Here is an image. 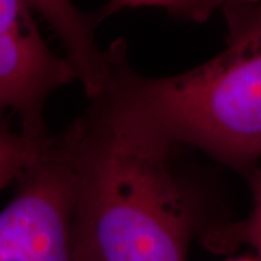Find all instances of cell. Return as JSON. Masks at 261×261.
<instances>
[{
	"mask_svg": "<svg viewBox=\"0 0 261 261\" xmlns=\"http://www.w3.org/2000/svg\"><path fill=\"white\" fill-rule=\"evenodd\" d=\"M67 132L77 168L75 261H187L193 197L171 149L100 100Z\"/></svg>",
	"mask_w": 261,
	"mask_h": 261,
	"instance_id": "6da1fadb",
	"label": "cell"
},
{
	"mask_svg": "<svg viewBox=\"0 0 261 261\" xmlns=\"http://www.w3.org/2000/svg\"><path fill=\"white\" fill-rule=\"evenodd\" d=\"M251 2L225 6L226 47L186 73L145 77L130 67L125 44L115 42L96 97L170 148L189 145L250 168L261 157V16Z\"/></svg>",
	"mask_w": 261,
	"mask_h": 261,
	"instance_id": "7a4b0ae2",
	"label": "cell"
},
{
	"mask_svg": "<svg viewBox=\"0 0 261 261\" xmlns=\"http://www.w3.org/2000/svg\"><path fill=\"white\" fill-rule=\"evenodd\" d=\"M77 168L64 130L16 180L0 211V261H75Z\"/></svg>",
	"mask_w": 261,
	"mask_h": 261,
	"instance_id": "3957f363",
	"label": "cell"
},
{
	"mask_svg": "<svg viewBox=\"0 0 261 261\" xmlns=\"http://www.w3.org/2000/svg\"><path fill=\"white\" fill-rule=\"evenodd\" d=\"M77 80L67 57L54 54L41 34L23 35L0 28V111L19 116L20 130L48 135L44 108L48 97Z\"/></svg>",
	"mask_w": 261,
	"mask_h": 261,
	"instance_id": "277c9868",
	"label": "cell"
},
{
	"mask_svg": "<svg viewBox=\"0 0 261 261\" xmlns=\"http://www.w3.org/2000/svg\"><path fill=\"white\" fill-rule=\"evenodd\" d=\"M28 2L56 32L89 100L96 97L108 77V54L100 49L96 38L99 16L80 10L73 0Z\"/></svg>",
	"mask_w": 261,
	"mask_h": 261,
	"instance_id": "5b68a950",
	"label": "cell"
},
{
	"mask_svg": "<svg viewBox=\"0 0 261 261\" xmlns=\"http://www.w3.org/2000/svg\"><path fill=\"white\" fill-rule=\"evenodd\" d=\"M248 180L252 196L250 215L240 222L212 228L206 233L205 244L214 251H229L240 245H248L261 261V168L251 170Z\"/></svg>",
	"mask_w": 261,
	"mask_h": 261,
	"instance_id": "8992f818",
	"label": "cell"
},
{
	"mask_svg": "<svg viewBox=\"0 0 261 261\" xmlns=\"http://www.w3.org/2000/svg\"><path fill=\"white\" fill-rule=\"evenodd\" d=\"M51 138L49 135L34 137L23 130H13L0 122V187L16 183L45 151Z\"/></svg>",
	"mask_w": 261,
	"mask_h": 261,
	"instance_id": "52a82bcc",
	"label": "cell"
},
{
	"mask_svg": "<svg viewBox=\"0 0 261 261\" xmlns=\"http://www.w3.org/2000/svg\"><path fill=\"white\" fill-rule=\"evenodd\" d=\"M231 0H111L108 12L121 8H160L174 18L203 23Z\"/></svg>",
	"mask_w": 261,
	"mask_h": 261,
	"instance_id": "ba28073f",
	"label": "cell"
},
{
	"mask_svg": "<svg viewBox=\"0 0 261 261\" xmlns=\"http://www.w3.org/2000/svg\"><path fill=\"white\" fill-rule=\"evenodd\" d=\"M34 13L28 0H0V28L23 35L41 34Z\"/></svg>",
	"mask_w": 261,
	"mask_h": 261,
	"instance_id": "9c48e42d",
	"label": "cell"
},
{
	"mask_svg": "<svg viewBox=\"0 0 261 261\" xmlns=\"http://www.w3.org/2000/svg\"><path fill=\"white\" fill-rule=\"evenodd\" d=\"M252 9L258 16H261V0H252Z\"/></svg>",
	"mask_w": 261,
	"mask_h": 261,
	"instance_id": "30bf717a",
	"label": "cell"
},
{
	"mask_svg": "<svg viewBox=\"0 0 261 261\" xmlns=\"http://www.w3.org/2000/svg\"><path fill=\"white\" fill-rule=\"evenodd\" d=\"M228 261H260V260L254 255V257H240V258H233V260H228Z\"/></svg>",
	"mask_w": 261,
	"mask_h": 261,
	"instance_id": "8fae6325",
	"label": "cell"
}]
</instances>
